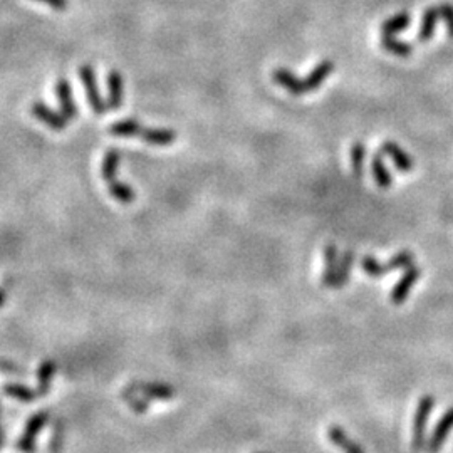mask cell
Listing matches in <instances>:
<instances>
[{
	"instance_id": "obj_1",
	"label": "cell",
	"mask_w": 453,
	"mask_h": 453,
	"mask_svg": "<svg viewBox=\"0 0 453 453\" xmlns=\"http://www.w3.org/2000/svg\"><path fill=\"white\" fill-rule=\"evenodd\" d=\"M332 71H335V63L326 59L319 66H316L306 79H297L290 71L284 68L274 69L272 78H274V81L279 86H283L285 91H289L290 94H294V96H302V94L316 91L319 86L322 84V81L332 74Z\"/></svg>"
},
{
	"instance_id": "obj_29",
	"label": "cell",
	"mask_w": 453,
	"mask_h": 453,
	"mask_svg": "<svg viewBox=\"0 0 453 453\" xmlns=\"http://www.w3.org/2000/svg\"><path fill=\"white\" fill-rule=\"evenodd\" d=\"M4 445V428H2V423H0V448H2Z\"/></svg>"
},
{
	"instance_id": "obj_23",
	"label": "cell",
	"mask_w": 453,
	"mask_h": 453,
	"mask_svg": "<svg viewBox=\"0 0 453 453\" xmlns=\"http://www.w3.org/2000/svg\"><path fill=\"white\" fill-rule=\"evenodd\" d=\"M381 46H383L388 52H391V54H397V56H402V57H407L413 52L412 44H408V42H403V41H398L395 36H383Z\"/></svg>"
},
{
	"instance_id": "obj_19",
	"label": "cell",
	"mask_w": 453,
	"mask_h": 453,
	"mask_svg": "<svg viewBox=\"0 0 453 453\" xmlns=\"http://www.w3.org/2000/svg\"><path fill=\"white\" fill-rule=\"evenodd\" d=\"M371 171H373V178L376 181V185L381 188H388L393 183V178H391V173L386 168L385 161H383V151L376 153L373 156V161H371Z\"/></svg>"
},
{
	"instance_id": "obj_14",
	"label": "cell",
	"mask_w": 453,
	"mask_h": 453,
	"mask_svg": "<svg viewBox=\"0 0 453 453\" xmlns=\"http://www.w3.org/2000/svg\"><path fill=\"white\" fill-rule=\"evenodd\" d=\"M327 438L340 448L342 453H365L360 443L351 440L347 433L340 427H331L327 430Z\"/></svg>"
},
{
	"instance_id": "obj_15",
	"label": "cell",
	"mask_w": 453,
	"mask_h": 453,
	"mask_svg": "<svg viewBox=\"0 0 453 453\" xmlns=\"http://www.w3.org/2000/svg\"><path fill=\"white\" fill-rule=\"evenodd\" d=\"M337 272V249L335 244H329L324 249V274L321 283L326 287H331Z\"/></svg>"
},
{
	"instance_id": "obj_9",
	"label": "cell",
	"mask_w": 453,
	"mask_h": 453,
	"mask_svg": "<svg viewBox=\"0 0 453 453\" xmlns=\"http://www.w3.org/2000/svg\"><path fill=\"white\" fill-rule=\"evenodd\" d=\"M32 114H34L37 119H41L46 126H49L51 130L63 131L64 128L68 126V118H66L64 114L56 113L54 109L47 108L46 104L42 103H36L34 106H32Z\"/></svg>"
},
{
	"instance_id": "obj_10",
	"label": "cell",
	"mask_w": 453,
	"mask_h": 453,
	"mask_svg": "<svg viewBox=\"0 0 453 453\" xmlns=\"http://www.w3.org/2000/svg\"><path fill=\"white\" fill-rule=\"evenodd\" d=\"M56 93L57 99H59L61 104V111L68 119H76L78 118V106H76L74 98H73V91H71L69 81L61 78L56 84Z\"/></svg>"
},
{
	"instance_id": "obj_18",
	"label": "cell",
	"mask_w": 453,
	"mask_h": 453,
	"mask_svg": "<svg viewBox=\"0 0 453 453\" xmlns=\"http://www.w3.org/2000/svg\"><path fill=\"white\" fill-rule=\"evenodd\" d=\"M352 262H355V250H346L345 254L341 255L340 265H337V272H336V278L332 280L331 287L332 289H341L345 287L347 279H350V270L352 267Z\"/></svg>"
},
{
	"instance_id": "obj_13",
	"label": "cell",
	"mask_w": 453,
	"mask_h": 453,
	"mask_svg": "<svg viewBox=\"0 0 453 453\" xmlns=\"http://www.w3.org/2000/svg\"><path fill=\"white\" fill-rule=\"evenodd\" d=\"M136 136L143 141L150 143V145L158 146L171 145L176 140V133L173 130H150V128H145L143 125L138 128Z\"/></svg>"
},
{
	"instance_id": "obj_7",
	"label": "cell",
	"mask_w": 453,
	"mask_h": 453,
	"mask_svg": "<svg viewBox=\"0 0 453 453\" xmlns=\"http://www.w3.org/2000/svg\"><path fill=\"white\" fill-rule=\"evenodd\" d=\"M419 275H422V269H419V267L417 265L408 267L407 272L403 274V278L398 280L397 285H395L390 294L391 302H393L395 306H402L404 300H407L409 290L413 289V285L419 279Z\"/></svg>"
},
{
	"instance_id": "obj_3",
	"label": "cell",
	"mask_w": 453,
	"mask_h": 453,
	"mask_svg": "<svg viewBox=\"0 0 453 453\" xmlns=\"http://www.w3.org/2000/svg\"><path fill=\"white\" fill-rule=\"evenodd\" d=\"M413 259L414 255L412 254V252H407V250L393 255L391 257V260L386 262V264H380L373 255H366L362 257L361 267L362 270H365V274L370 275V278H383V275L390 274V272L397 269H408L409 265H413Z\"/></svg>"
},
{
	"instance_id": "obj_21",
	"label": "cell",
	"mask_w": 453,
	"mask_h": 453,
	"mask_svg": "<svg viewBox=\"0 0 453 453\" xmlns=\"http://www.w3.org/2000/svg\"><path fill=\"white\" fill-rule=\"evenodd\" d=\"M54 373H56V362L54 361H44L39 366V371H37V378H39L37 393H39V397H46V395L49 393Z\"/></svg>"
},
{
	"instance_id": "obj_28",
	"label": "cell",
	"mask_w": 453,
	"mask_h": 453,
	"mask_svg": "<svg viewBox=\"0 0 453 453\" xmlns=\"http://www.w3.org/2000/svg\"><path fill=\"white\" fill-rule=\"evenodd\" d=\"M0 368L6 370V371H14V373H19V368H14V365H11V362H0Z\"/></svg>"
},
{
	"instance_id": "obj_12",
	"label": "cell",
	"mask_w": 453,
	"mask_h": 453,
	"mask_svg": "<svg viewBox=\"0 0 453 453\" xmlns=\"http://www.w3.org/2000/svg\"><path fill=\"white\" fill-rule=\"evenodd\" d=\"M130 388L136 393H140L141 397L153 398V399H171L175 398V388L170 385L163 383H136L131 385Z\"/></svg>"
},
{
	"instance_id": "obj_17",
	"label": "cell",
	"mask_w": 453,
	"mask_h": 453,
	"mask_svg": "<svg viewBox=\"0 0 453 453\" xmlns=\"http://www.w3.org/2000/svg\"><path fill=\"white\" fill-rule=\"evenodd\" d=\"M108 108L118 109L123 103V78L118 71H111L108 76Z\"/></svg>"
},
{
	"instance_id": "obj_5",
	"label": "cell",
	"mask_w": 453,
	"mask_h": 453,
	"mask_svg": "<svg viewBox=\"0 0 453 453\" xmlns=\"http://www.w3.org/2000/svg\"><path fill=\"white\" fill-rule=\"evenodd\" d=\"M47 422H49V413L47 412H39L32 414V417L27 419L24 435L19 438L17 450H21L22 453H34L37 435H39L42 428L47 425Z\"/></svg>"
},
{
	"instance_id": "obj_4",
	"label": "cell",
	"mask_w": 453,
	"mask_h": 453,
	"mask_svg": "<svg viewBox=\"0 0 453 453\" xmlns=\"http://www.w3.org/2000/svg\"><path fill=\"white\" fill-rule=\"evenodd\" d=\"M433 407H435V398L432 395L419 398L417 413H414V422H413V437H412V447L413 452H422L425 447V435H427V425L428 418Z\"/></svg>"
},
{
	"instance_id": "obj_22",
	"label": "cell",
	"mask_w": 453,
	"mask_h": 453,
	"mask_svg": "<svg viewBox=\"0 0 453 453\" xmlns=\"http://www.w3.org/2000/svg\"><path fill=\"white\" fill-rule=\"evenodd\" d=\"M4 391H6L7 397L16 398V399H19V402H24V403H31V402H34V399L39 398L37 390L34 391V390L27 388V386L17 385V383L6 385L4 386Z\"/></svg>"
},
{
	"instance_id": "obj_30",
	"label": "cell",
	"mask_w": 453,
	"mask_h": 453,
	"mask_svg": "<svg viewBox=\"0 0 453 453\" xmlns=\"http://www.w3.org/2000/svg\"><path fill=\"white\" fill-rule=\"evenodd\" d=\"M4 302H6V292H4V290L0 289V306H2Z\"/></svg>"
},
{
	"instance_id": "obj_26",
	"label": "cell",
	"mask_w": 453,
	"mask_h": 453,
	"mask_svg": "<svg viewBox=\"0 0 453 453\" xmlns=\"http://www.w3.org/2000/svg\"><path fill=\"white\" fill-rule=\"evenodd\" d=\"M438 11H440V19L445 22L448 36L453 39V4L443 2L438 6Z\"/></svg>"
},
{
	"instance_id": "obj_24",
	"label": "cell",
	"mask_w": 453,
	"mask_h": 453,
	"mask_svg": "<svg viewBox=\"0 0 453 453\" xmlns=\"http://www.w3.org/2000/svg\"><path fill=\"white\" fill-rule=\"evenodd\" d=\"M365 155H366V148L362 143H355L351 148V166H352V173H355L357 178L362 175V163H365Z\"/></svg>"
},
{
	"instance_id": "obj_2",
	"label": "cell",
	"mask_w": 453,
	"mask_h": 453,
	"mask_svg": "<svg viewBox=\"0 0 453 453\" xmlns=\"http://www.w3.org/2000/svg\"><path fill=\"white\" fill-rule=\"evenodd\" d=\"M118 165H119V150L111 148V150H108V153L104 155V160H103V178L108 183L109 193H111L114 198L119 200L121 203H131L133 200H135V192H133L130 185H125L116 180Z\"/></svg>"
},
{
	"instance_id": "obj_25",
	"label": "cell",
	"mask_w": 453,
	"mask_h": 453,
	"mask_svg": "<svg viewBox=\"0 0 453 453\" xmlns=\"http://www.w3.org/2000/svg\"><path fill=\"white\" fill-rule=\"evenodd\" d=\"M123 399L128 403V407H131L133 412L136 413H145L148 409V402L141 398L140 393L133 391L131 388H126L123 391Z\"/></svg>"
},
{
	"instance_id": "obj_6",
	"label": "cell",
	"mask_w": 453,
	"mask_h": 453,
	"mask_svg": "<svg viewBox=\"0 0 453 453\" xmlns=\"http://www.w3.org/2000/svg\"><path fill=\"white\" fill-rule=\"evenodd\" d=\"M79 76H81V81H83L86 96H88L91 108H93L94 114L101 116V114L108 111V104H104V101L101 99V94H99V89H98V84H96V76H94L93 66H89V64L83 66V68L79 69Z\"/></svg>"
},
{
	"instance_id": "obj_16",
	"label": "cell",
	"mask_w": 453,
	"mask_h": 453,
	"mask_svg": "<svg viewBox=\"0 0 453 453\" xmlns=\"http://www.w3.org/2000/svg\"><path fill=\"white\" fill-rule=\"evenodd\" d=\"M438 21H440V11H438V7H428L422 17V26H419L418 31V41H430L433 37V32H435Z\"/></svg>"
},
{
	"instance_id": "obj_27",
	"label": "cell",
	"mask_w": 453,
	"mask_h": 453,
	"mask_svg": "<svg viewBox=\"0 0 453 453\" xmlns=\"http://www.w3.org/2000/svg\"><path fill=\"white\" fill-rule=\"evenodd\" d=\"M41 2L47 4V6L56 9V11H64L68 7V0H41Z\"/></svg>"
},
{
	"instance_id": "obj_11",
	"label": "cell",
	"mask_w": 453,
	"mask_h": 453,
	"mask_svg": "<svg viewBox=\"0 0 453 453\" xmlns=\"http://www.w3.org/2000/svg\"><path fill=\"white\" fill-rule=\"evenodd\" d=\"M381 151H383V155L390 156V158L393 160L395 166H397L399 171L408 173V171H412L414 168V161L412 156H409L402 146L397 145V143L386 141L383 148H381Z\"/></svg>"
},
{
	"instance_id": "obj_8",
	"label": "cell",
	"mask_w": 453,
	"mask_h": 453,
	"mask_svg": "<svg viewBox=\"0 0 453 453\" xmlns=\"http://www.w3.org/2000/svg\"><path fill=\"white\" fill-rule=\"evenodd\" d=\"M453 430V408L440 418V422L437 423L435 430H433L430 440L427 443V453H440L443 443H445L447 437L450 435Z\"/></svg>"
},
{
	"instance_id": "obj_20",
	"label": "cell",
	"mask_w": 453,
	"mask_h": 453,
	"mask_svg": "<svg viewBox=\"0 0 453 453\" xmlns=\"http://www.w3.org/2000/svg\"><path fill=\"white\" fill-rule=\"evenodd\" d=\"M412 24V16L408 12H399L397 16H393L388 21L383 22L381 26V34L383 36H395L398 32H402Z\"/></svg>"
}]
</instances>
